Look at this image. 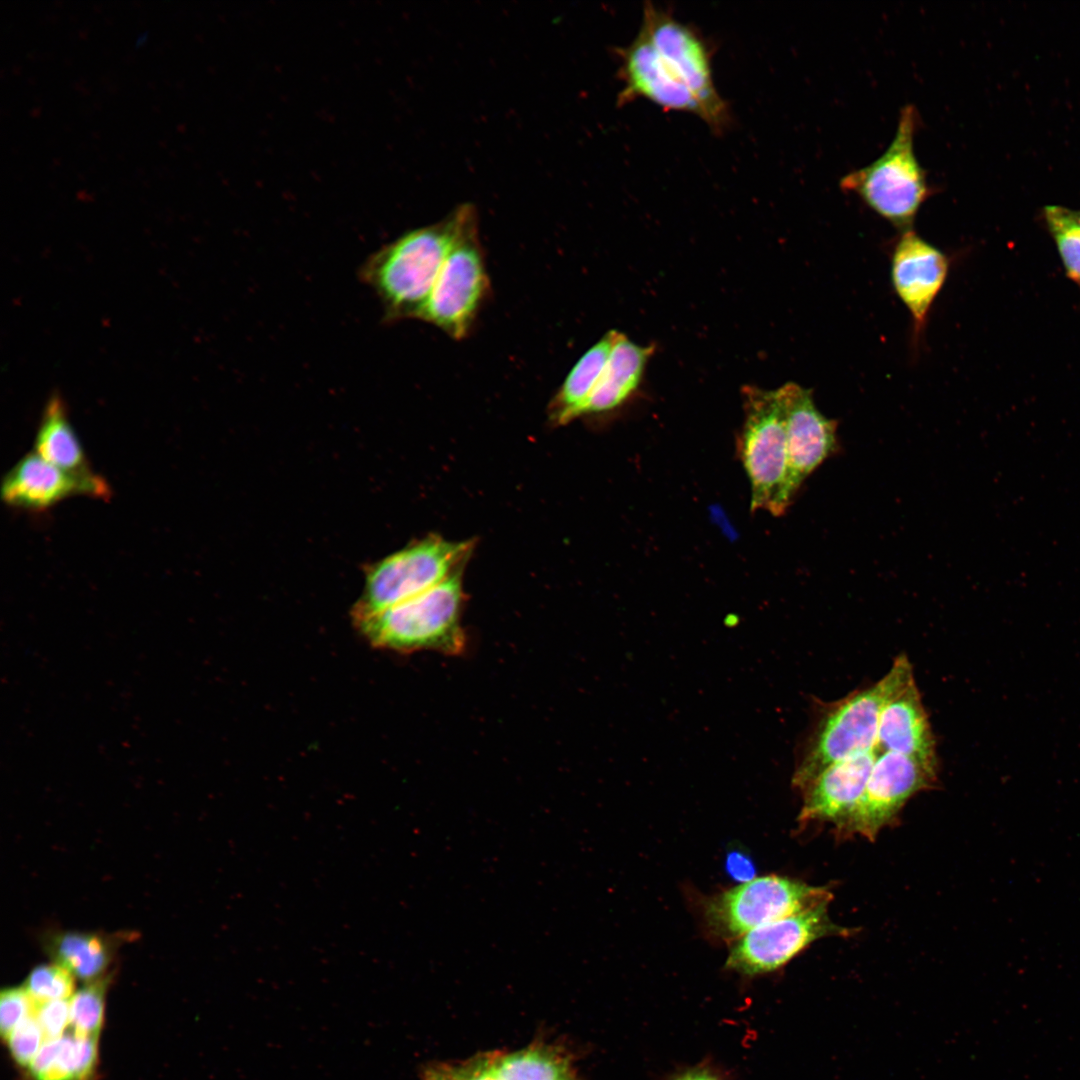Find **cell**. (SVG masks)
<instances>
[{
	"instance_id": "obj_1",
	"label": "cell",
	"mask_w": 1080,
	"mask_h": 1080,
	"mask_svg": "<svg viewBox=\"0 0 1080 1080\" xmlns=\"http://www.w3.org/2000/svg\"><path fill=\"white\" fill-rule=\"evenodd\" d=\"M462 214L463 204L437 223L403 233L361 264L359 279L378 297L385 322L419 320Z\"/></svg>"
},
{
	"instance_id": "obj_2",
	"label": "cell",
	"mask_w": 1080,
	"mask_h": 1080,
	"mask_svg": "<svg viewBox=\"0 0 1080 1080\" xmlns=\"http://www.w3.org/2000/svg\"><path fill=\"white\" fill-rule=\"evenodd\" d=\"M462 602L461 572L457 570L424 592L353 622L376 648L457 655L466 641L460 624Z\"/></svg>"
},
{
	"instance_id": "obj_3",
	"label": "cell",
	"mask_w": 1080,
	"mask_h": 1080,
	"mask_svg": "<svg viewBox=\"0 0 1080 1080\" xmlns=\"http://www.w3.org/2000/svg\"><path fill=\"white\" fill-rule=\"evenodd\" d=\"M918 122L916 107L905 105L887 149L840 180L842 190L857 194L874 212L904 231L911 229L921 205L932 193L914 151Z\"/></svg>"
},
{
	"instance_id": "obj_4",
	"label": "cell",
	"mask_w": 1080,
	"mask_h": 1080,
	"mask_svg": "<svg viewBox=\"0 0 1080 1080\" xmlns=\"http://www.w3.org/2000/svg\"><path fill=\"white\" fill-rule=\"evenodd\" d=\"M742 400L744 421L737 447L751 485V511L780 516L792 503L787 492L784 410L777 390L747 385Z\"/></svg>"
},
{
	"instance_id": "obj_5",
	"label": "cell",
	"mask_w": 1080,
	"mask_h": 1080,
	"mask_svg": "<svg viewBox=\"0 0 1080 1080\" xmlns=\"http://www.w3.org/2000/svg\"><path fill=\"white\" fill-rule=\"evenodd\" d=\"M490 290L478 214L463 204L462 219L419 317L455 340L469 335Z\"/></svg>"
},
{
	"instance_id": "obj_6",
	"label": "cell",
	"mask_w": 1080,
	"mask_h": 1080,
	"mask_svg": "<svg viewBox=\"0 0 1080 1080\" xmlns=\"http://www.w3.org/2000/svg\"><path fill=\"white\" fill-rule=\"evenodd\" d=\"M896 671L894 666L873 685L852 692L823 710L806 738L792 777L797 789L827 766L877 749L878 722Z\"/></svg>"
},
{
	"instance_id": "obj_7",
	"label": "cell",
	"mask_w": 1080,
	"mask_h": 1080,
	"mask_svg": "<svg viewBox=\"0 0 1080 1080\" xmlns=\"http://www.w3.org/2000/svg\"><path fill=\"white\" fill-rule=\"evenodd\" d=\"M471 543L429 536L371 566L353 619L378 613L440 583L459 568Z\"/></svg>"
},
{
	"instance_id": "obj_8",
	"label": "cell",
	"mask_w": 1080,
	"mask_h": 1080,
	"mask_svg": "<svg viewBox=\"0 0 1080 1080\" xmlns=\"http://www.w3.org/2000/svg\"><path fill=\"white\" fill-rule=\"evenodd\" d=\"M832 894L823 887L778 875L760 876L725 890L705 904L711 930L737 939L758 927L821 903Z\"/></svg>"
},
{
	"instance_id": "obj_9",
	"label": "cell",
	"mask_w": 1080,
	"mask_h": 1080,
	"mask_svg": "<svg viewBox=\"0 0 1080 1080\" xmlns=\"http://www.w3.org/2000/svg\"><path fill=\"white\" fill-rule=\"evenodd\" d=\"M640 29L669 68L695 94L704 109V121L716 132L727 128L730 113L714 85L711 50L701 34L650 1L644 4Z\"/></svg>"
},
{
	"instance_id": "obj_10",
	"label": "cell",
	"mask_w": 1080,
	"mask_h": 1080,
	"mask_svg": "<svg viewBox=\"0 0 1080 1080\" xmlns=\"http://www.w3.org/2000/svg\"><path fill=\"white\" fill-rule=\"evenodd\" d=\"M936 780L937 763L899 753H879L860 800L837 830L874 840L910 797L930 789Z\"/></svg>"
},
{
	"instance_id": "obj_11",
	"label": "cell",
	"mask_w": 1080,
	"mask_h": 1080,
	"mask_svg": "<svg viewBox=\"0 0 1080 1080\" xmlns=\"http://www.w3.org/2000/svg\"><path fill=\"white\" fill-rule=\"evenodd\" d=\"M821 903L758 927L737 938L726 960L728 969L754 976L775 971L814 941L826 936H849L835 924Z\"/></svg>"
},
{
	"instance_id": "obj_12",
	"label": "cell",
	"mask_w": 1080,
	"mask_h": 1080,
	"mask_svg": "<svg viewBox=\"0 0 1080 1080\" xmlns=\"http://www.w3.org/2000/svg\"><path fill=\"white\" fill-rule=\"evenodd\" d=\"M776 390L786 421L787 492L793 500L804 480L837 449V422L818 410L811 390L792 382Z\"/></svg>"
},
{
	"instance_id": "obj_13",
	"label": "cell",
	"mask_w": 1080,
	"mask_h": 1080,
	"mask_svg": "<svg viewBox=\"0 0 1080 1080\" xmlns=\"http://www.w3.org/2000/svg\"><path fill=\"white\" fill-rule=\"evenodd\" d=\"M109 484L94 471L75 474L49 463L37 453L22 457L4 476L2 500L10 507L42 512L74 496L107 499Z\"/></svg>"
},
{
	"instance_id": "obj_14",
	"label": "cell",
	"mask_w": 1080,
	"mask_h": 1080,
	"mask_svg": "<svg viewBox=\"0 0 1080 1080\" xmlns=\"http://www.w3.org/2000/svg\"><path fill=\"white\" fill-rule=\"evenodd\" d=\"M893 666L896 675L880 711L877 750L937 763L935 739L913 676L904 655Z\"/></svg>"
},
{
	"instance_id": "obj_15",
	"label": "cell",
	"mask_w": 1080,
	"mask_h": 1080,
	"mask_svg": "<svg viewBox=\"0 0 1080 1080\" xmlns=\"http://www.w3.org/2000/svg\"><path fill=\"white\" fill-rule=\"evenodd\" d=\"M422 1080H580L560 1048L534 1044L513 1052L493 1051L455 1064L428 1068Z\"/></svg>"
},
{
	"instance_id": "obj_16",
	"label": "cell",
	"mask_w": 1080,
	"mask_h": 1080,
	"mask_svg": "<svg viewBox=\"0 0 1080 1080\" xmlns=\"http://www.w3.org/2000/svg\"><path fill=\"white\" fill-rule=\"evenodd\" d=\"M617 53L623 82L618 104L642 97L665 109L693 113L704 120V109L695 94L664 62L643 30Z\"/></svg>"
},
{
	"instance_id": "obj_17",
	"label": "cell",
	"mask_w": 1080,
	"mask_h": 1080,
	"mask_svg": "<svg viewBox=\"0 0 1080 1080\" xmlns=\"http://www.w3.org/2000/svg\"><path fill=\"white\" fill-rule=\"evenodd\" d=\"M949 269L947 256L912 229L903 232L891 261L894 289L919 331L940 292Z\"/></svg>"
},
{
	"instance_id": "obj_18",
	"label": "cell",
	"mask_w": 1080,
	"mask_h": 1080,
	"mask_svg": "<svg viewBox=\"0 0 1080 1080\" xmlns=\"http://www.w3.org/2000/svg\"><path fill=\"white\" fill-rule=\"evenodd\" d=\"M878 754L875 749L835 762L799 788L800 823L824 821L839 827L860 800Z\"/></svg>"
},
{
	"instance_id": "obj_19",
	"label": "cell",
	"mask_w": 1080,
	"mask_h": 1080,
	"mask_svg": "<svg viewBox=\"0 0 1080 1080\" xmlns=\"http://www.w3.org/2000/svg\"><path fill=\"white\" fill-rule=\"evenodd\" d=\"M653 351V346H640L615 331L608 360L582 415L601 414L620 406L638 387Z\"/></svg>"
},
{
	"instance_id": "obj_20",
	"label": "cell",
	"mask_w": 1080,
	"mask_h": 1080,
	"mask_svg": "<svg viewBox=\"0 0 1080 1080\" xmlns=\"http://www.w3.org/2000/svg\"><path fill=\"white\" fill-rule=\"evenodd\" d=\"M34 452L65 471L75 474L93 472L70 423L65 402L58 393H53L46 402L34 440Z\"/></svg>"
},
{
	"instance_id": "obj_21",
	"label": "cell",
	"mask_w": 1080,
	"mask_h": 1080,
	"mask_svg": "<svg viewBox=\"0 0 1080 1080\" xmlns=\"http://www.w3.org/2000/svg\"><path fill=\"white\" fill-rule=\"evenodd\" d=\"M96 1063L97 1038L70 1030L47 1039L27 1069L33 1080H90Z\"/></svg>"
},
{
	"instance_id": "obj_22",
	"label": "cell",
	"mask_w": 1080,
	"mask_h": 1080,
	"mask_svg": "<svg viewBox=\"0 0 1080 1080\" xmlns=\"http://www.w3.org/2000/svg\"><path fill=\"white\" fill-rule=\"evenodd\" d=\"M44 944L53 962L87 983L107 976L115 953L110 937L89 932H56Z\"/></svg>"
},
{
	"instance_id": "obj_23",
	"label": "cell",
	"mask_w": 1080,
	"mask_h": 1080,
	"mask_svg": "<svg viewBox=\"0 0 1080 1080\" xmlns=\"http://www.w3.org/2000/svg\"><path fill=\"white\" fill-rule=\"evenodd\" d=\"M616 330L607 332L590 347L572 367L550 405V417L565 424L582 415L605 364L608 360Z\"/></svg>"
},
{
	"instance_id": "obj_24",
	"label": "cell",
	"mask_w": 1080,
	"mask_h": 1080,
	"mask_svg": "<svg viewBox=\"0 0 1080 1080\" xmlns=\"http://www.w3.org/2000/svg\"><path fill=\"white\" fill-rule=\"evenodd\" d=\"M1044 216L1066 273L1080 283V224L1075 211L1048 206Z\"/></svg>"
},
{
	"instance_id": "obj_25",
	"label": "cell",
	"mask_w": 1080,
	"mask_h": 1080,
	"mask_svg": "<svg viewBox=\"0 0 1080 1080\" xmlns=\"http://www.w3.org/2000/svg\"><path fill=\"white\" fill-rule=\"evenodd\" d=\"M109 977L89 982L69 999L71 1031L97 1038L104 1020V1003Z\"/></svg>"
},
{
	"instance_id": "obj_26",
	"label": "cell",
	"mask_w": 1080,
	"mask_h": 1080,
	"mask_svg": "<svg viewBox=\"0 0 1080 1080\" xmlns=\"http://www.w3.org/2000/svg\"><path fill=\"white\" fill-rule=\"evenodd\" d=\"M74 979L69 970L52 962L31 970L23 987L36 1002L69 1000L75 993Z\"/></svg>"
},
{
	"instance_id": "obj_27",
	"label": "cell",
	"mask_w": 1080,
	"mask_h": 1080,
	"mask_svg": "<svg viewBox=\"0 0 1080 1080\" xmlns=\"http://www.w3.org/2000/svg\"><path fill=\"white\" fill-rule=\"evenodd\" d=\"M5 1040L16 1063L27 1068L47 1039L32 1016L20 1022Z\"/></svg>"
},
{
	"instance_id": "obj_28",
	"label": "cell",
	"mask_w": 1080,
	"mask_h": 1080,
	"mask_svg": "<svg viewBox=\"0 0 1080 1080\" xmlns=\"http://www.w3.org/2000/svg\"><path fill=\"white\" fill-rule=\"evenodd\" d=\"M37 1002L22 987H10L0 996V1030L4 1039L23 1020L34 1016Z\"/></svg>"
},
{
	"instance_id": "obj_29",
	"label": "cell",
	"mask_w": 1080,
	"mask_h": 1080,
	"mask_svg": "<svg viewBox=\"0 0 1080 1080\" xmlns=\"http://www.w3.org/2000/svg\"><path fill=\"white\" fill-rule=\"evenodd\" d=\"M34 1017L46 1039L61 1037L70 1029L69 1000L37 1002Z\"/></svg>"
},
{
	"instance_id": "obj_30",
	"label": "cell",
	"mask_w": 1080,
	"mask_h": 1080,
	"mask_svg": "<svg viewBox=\"0 0 1080 1080\" xmlns=\"http://www.w3.org/2000/svg\"><path fill=\"white\" fill-rule=\"evenodd\" d=\"M671 1080H721L717 1074L704 1067H694L678 1073Z\"/></svg>"
},
{
	"instance_id": "obj_31",
	"label": "cell",
	"mask_w": 1080,
	"mask_h": 1080,
	"mask_svg": "<svg viewBox=\"0 0 1080 1080\" xmlns=\"http://www.w3.org/2000/svg\"><path fill=\"white\" fill-rule=\"evenodd\" d=\"M1075 215H1076V218H1077V220H1078V222L1080 224V211H1076Z\"/></svg>"
}]
</instances>
